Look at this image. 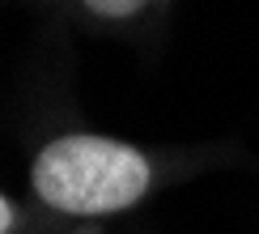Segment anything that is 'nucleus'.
Instances as JSON below:
<instances>
[{
	"mask_svg": "<svg viewBox=\"0 0 259 234\" xmlns=\"http://www.w3.org/2000/svg\"><path fill=\"white\" fill-rule=\"evenodd\" d=\"M161 183L153 149L106 132H56L30 162V191L47 213L102 221L136 209Z\"/></svg>",
	"mask_w": 259,
	"mask_h": 234,
	"instance_id": "f257e3e1",
	"label": "nucleus"
},
{
	"mask_svg": "<svg viewBox=\"0 0 259 234\" xmlns=\"http://www.w3.org/2000/svg\"><path fill=\"white\" fill-rule=\"evenodd\" d=\"M72 13L102 30H145L170 13V0H68Z\"/></svg>",
	"mask_w": 259,
	"mask_h": 234,
	"instance_id": "f03ea898",
	"label": "nucleus"
},
{
	"mask_svg": "<svg viewBox=\"0 0 259 234\" xmlns=\"http://www.w3.org/2000/svg\"><path fill=\"white\" fill-rule=\"evenodd\" d=\"M21 226H26V217H21V209H17V200L9 196L5 187H0V234H17Z\"/></svg>",
	"mask_w": 259,
	"mask_h": 234,
	"instance_id": "7ed1b4c3",
	"label": "nucleus"
}]
</instances>
